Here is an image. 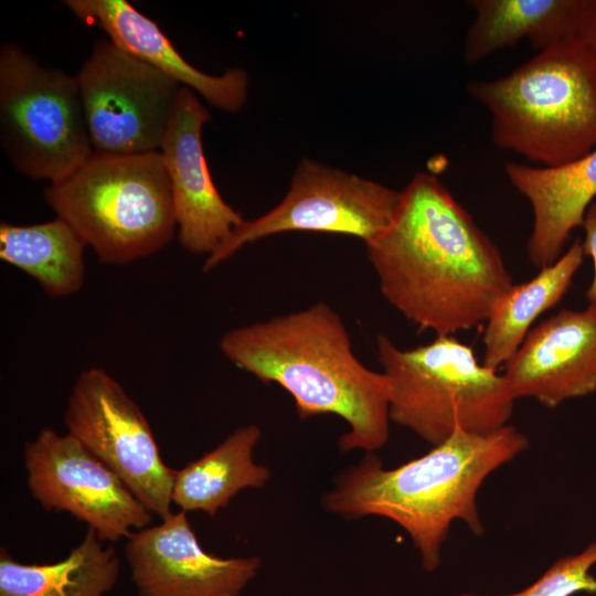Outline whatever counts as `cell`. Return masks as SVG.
Returning a JSON list of instances; mask_svg holds the SVG:
<instances>
[{
  "mask_svg": "<svg viewBox=\"0 0 596 596\" xmlns=\"http://www.w3.org/2000/svg\"><path fill=\"white\" fill-rule=\"evenodd\" d=\"M211 119L196 94L181 86L160 153L169 178L180 245L212 255L244 219L216 189L205 159L202 128Z\"/></svg>",
  "mask_w": 596,
  "mask_h": 596,
  "instance_id": "cell-13",
  "label": "cell"
},
{
  "mask_svg": "<svg viewBox=\"0 0 596 596\" xmlns=\"http://www.w3.org/2000/svg\"><path fill=\"white\" fill-rule=\"evenodd\" d=\"M0 141L11 166L29 179L51 184L74 172L94 151L76 76L4 43Z\"/></svg>",
  "mask_w": 596,
  "mask_h": 596,
  "instance_id": "cell-7",
  "label": "cell"
},
{
  "mask_svg": "<svg viewBox=\"0 0 596 596\" xmlns=\"http://www.w3.org/2000/svg\"><path fill=\"white\" fill-rule=\"evenodd\" d=\"M387 379L390 419L436 446L457 427L488 432L509 424L517 401L503 373L480 362L454 336H436L412 349L376 336Z\"/></svg>",
  "mask_w": 596,
  "mask_h": 596,
  "instance_id": "cell-6",
  "label": "cell"
},
{
  "mask_svg": "<svg viewBox=\"0 0 596 596\" xmlns=\"http://www.w3.org/2000/svg\"><path fill=\"white\" fill-rule=\"evenodd\" d=\"M125 555L139 596H238L260 558L207 553L180 510L127 538Z\"/></svg>",
  "mask_w": 596,
  "mask_h": 596,
  "instance_id": "cell-12",
  "label": "cell"
},
{
  "mask_svg": "<svg viewBox=\"0 0 596 596\" xmlns=\"http://www.w3.org/2000/svg\"><path fill=\"white\" fill-rule=\"evenodd\" d=\"M582 228L585 234L581 241L584 254L592 258L594 265V276L586 290V299L588 306L596 308V200L587 209Z\"/></svg>",
  "mask_w": 596,
  "mask_h": 596,
  "instance_id": "cell-23",
  "label": "cell"
},
{
  "mask_svg": "<svg viewBox=\"0 0 596 596\" xmlns=\"http://www.w3.org/2000/svg\"><path fill=\"white\" fill-rule=\"evenodd\" d=\"M365 246L384 299L435 336L483 324L514 284L498 246L429 172L412 178L391 225Z\"/></svg>",
  "mask_w": 596,
  "mask_h": 596,
  "instance_id": "cell-1",
  "label": "cell"
},
{
  "mask_svg": "<svg viewBox=\"0 0 596 596\" xmlns=\"http://www.w3.org/2000/svg\"><path fill=\"white\" fill-rule=\"evenodd\" d=\"M86 244L64 220L0 224V258L32 277L52 298L77 292L85 280Z\"/></svg>",
  "mask_w": 596,
  "mask_h": 596,
  "instance_id": "cell-21",
  "label": "cell"
},
{
  "mask_svg": "<svg viewBox=\"0 0 596 596\" xmlns=\"http://www.w3.org/2000/svg\"><path fill=\"white\" fill-rule=\"evenodd\" d=\"M75 76L94 151H159L181 85L109 39L94 43Z\"/></svg>",
  "mask_w": 596,
  "mask_h": 596,
  "instance_id": "cell-9",
  "label": "cell"
},
{
  "mask_svg": "<svg viewBox=\"0 0 596 596\" xmlns=\"http://www.w3.org/2000/svg\"><path fill=\"white\" fill-rule=\"evenodd\" d=\"M64 425L152 514L164 519L172 513L175 470L163 462L139 406L104 369L89 368L77 376Z\"/></svg>",
  "mask_w": 596,
  "mask_h": 596,
  "instance_id": "cell-10",
  "label": "cell"
},
{
  "mask_svg": "<svg viewBox=\"0 0 596 596\" xmlns=\"http://www.w3.org/2000/svg\"><path fill=\"white\" fill-rule=\"evenodd\" d=\"M219 345L238 369L286 390L300 418L333 414L345 421L341 451L372 454L387 443V379L354 354L342 318L328 304L237 327Z\"/></svg>",
  "mask_w": 596,
  "mask_h": 596,
  "instance_id": "cell-2",
  "label": "cell"
},
{
  "mask_svg": "<svg viewBox=\"0 0 596 596\" xmlns=\"http://www.w3.org/2000/svg\"><path fill=\"white\" fill-rule=\"evenodd\" d=\"M260 436L255 424L238 427L215 448L175 470L172 503L185 512L213 517L241 490L265 486L270 472L253 458Z\"/></svg>",
  "mask_w": 596,
  "mask_h": 596,
  "instance_id": "cell-19",
  "label": "cell"
},
{
  "mask_svg": "<svg viewBox=\"0 0 596 596\" xmlns=\"http://www.w3.org/2000/svg\"><path fill=\"white\" fill-rule=\"evenodd\" d=\"M63 3L81 21L103 30L117 46L200 94L211 105L231 113L244 106L248 92L244 70L232 67L221 75L201 72L184 60L156 21L130 2L66 0Z\"/></svg>",
  "mask_w": 596,
  "mask_h": 596,
  "instance_id": "cell-15",
  "label": "cell"
},
{
  "mask_svg": "<svg viewBox=\"0 0 596 596\" xmlns=\"http://www.w3.org/2000/svg\"><path fill=\"white\" fill-rule=\"evenodd\" d=\"M596 564V542L583 552L561 557L526 588L500 596H572L579 592L596 593L590 568ZM459 596H489L464 593Z\"/></svg>",
  "mask_w": 596,
  "mask_h": 596,
  "instance_id": "cell-22",
  "label": "cell"
},
{
  "mask_svg": "<svg viewBox=\"0 0 596 596\" xmlns=\"http://www.w3.org/2000/svg\"><path fill=\"white\" fill-rule=\"evenodd\" d=\"M26 483L47 512H67L102 541L116 542L146 528L152 513L76 438L43 428L23 450Z\"/></svg>",
  "mask_w": 596,
  "mask_h": 596,
  "instance_id": "cell-11",
  "label": "cell"
},
{
  "mask_svg": "<svg viewBox=\"0 0 596 596\" xmlns=\"http://www.w3.org/2000/svg\"><path fill=\"white\" fill-rule=\"evenodd\" d=\"M585 254L579 240L551 265L522 284H513L494 304L482 336V363L493 370L504 364L520 348L535 320L555 307L568 290Z\"/></svg>",
  "mask_w": 596,
  "mask_h": 596,
  "instance_id": "cell-18",
  "label": "cell"
},
{
  "mask_svg": "<svg viewBox=\"0 0 596 596\" xmlns=\"http://www.w3.org/2000/svg\"><path fill=\"white\" fill-rule=\"evenodd\" d=\"M590 0H469L475 19L464 40L462 56L475 64L522 40L543 51L578 36Z\"/></svg>",
  "mask_w": 596,
  "mask_h": 596,
  "instance_id": "cell-17",
  "label": "cell"
},
{
  "mask_svg": "<svg viewBox=\"0 0 596 596\" xmlns=\"http://www.w3.org/2000/svg\"><path fill=\"white\" fill-rule=\"evenodd\" d=\"M529 446L526 435L510 424L488 432L457 427L425 455L392 469L368 454L338 477L322 504L345 518L376 515L397 523L413 541L423 568L433 572L454 521H462L476 535L485 532L477 507L480 487Z\"/></svg>",
  "mask_w": 596,
  "mask_h": 596,
  "instance_id": "cell-3",
  "label": "cell"
},
{
  "mask_svg": "<svg viewBox=\"0 0 596 596\" xmlns=\"http://www.w3.org/2000/svg\"><path fill=\"white\" fill-rule=\"evenodd\" d=\"M402 191L304 159L281 202L264 215L244 220L206 257L203 270L225 262L242 247L290 231L348 235L369 244L391 225Z\"/></svg>",
  "mask_w": 596,
  "mask_h": 596,
  "instance_id": "cell-8",
  "label": "cell"
},
{
  "mask_svg": "<svg viewBox=\"0 0 596 596\" xmlns=\"http://www.w3.org/2000/svg\"><path fill=\"white\" fill-rule=\"evenodd\" d=\"M504 172L532 209L533 224L526 242L530 263L538 269L553 264L596 200V148L557 167L509 161Z\"/></svg>",
  "mask_w": 596,
  "mask_h": 596,
  "instance_id": "cell-16",
  "label": "cell"
},
{
  "mask_svg": "<svg viewBox=\"0 0 596 596\" xmlns=\"http://www.w3.org/2000/svg\"><path fill=\"white\" fill-rule=\"evenodd\" d=\"M44 199L106 264H128L163 248L177 227L160 151L93 153Z\"/></svg>",
  "mask_w": 596,
  "mask_h": 596,
  "instance_id": "cell-5",
  "label": "cell"
},
{
  "mask_svg": "<svg viewBox=\"0 0 596 596\" xmlns=\"http://www.w3.org/2000/svg\"><path fill=\"white\" fill-rule=\"evenodd\" d=\"M515 400L546 407L596 391V308L563 309L533 327L503 366Z\"/></svg>",
  "mask_w": 596,
  "mask_h": 596,
  "instance_id": "cell-14",
  "label": "cell"
},
{
  "mask_svg": "<svg viewBox=\"0 0 596 596\" xmlns=\"http://www.w3.org/2000/svg\"><path fill=\"white\" fill-rule=\"evenodd\" d=\"M466 88L488 110L499 149L557 167L596 148V54L579 36Z\"/></svg>",
  "mask_w": 596,
  "mask_h": 596,
  "instance_id": "cell-4",
  "label": "cell"
},
{
  "mask_svg": "<svg viewBox=\"0 0 596 596\" xmlns=\"http://www.w3.org/2000/svg\"><path fill=\"white\" fill-rule=\"evenodd\" d=\"M578 36L596 54V0H590Z\"/></svg>",
  "mask_w": 596,
  "mask_h": 596,
  "instance_id": "cell-24",
  "label": "cell"
},
{
  "mask_svg": "<svg viewBox=\"0 0 596 596\" xmlns=\"http://www.w3.org/2000/svg\"><path fill=\"white\" fill-rule=\"evenodd\" d=\"M87 529L78 545L61 561L25 564L0 549V596H105L116 585L119 560Z\"/></svg>",
  "mask_w": 596,
  "mask_h": 596,
  "instance_id": "cell-20",
  "label": "cell"
}]
</instances>
